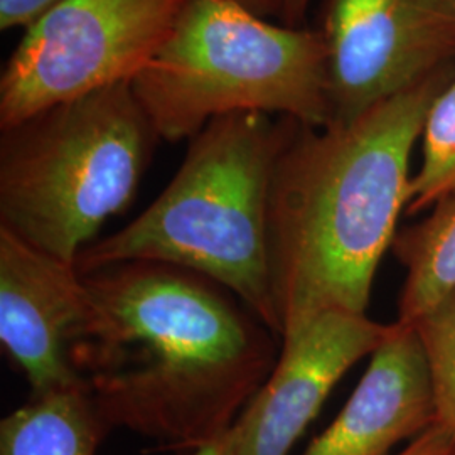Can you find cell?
I'll list each match as a JSON object with an SVG mask.
<instances>
[{
    "label": "cell",
    "mask_w": 455,
    "mask_h": 455,
    "mask_svg": "<svg viewBox=\"0 0 455 455\" xmlns=\"http://www.w3.org/2000/svg\"><path fill=\"white\" fill-rule=\"evenodd\" d=\"M83 278L95 321L76 364L107 425L184 454L225 435L275 366V332L188 268L120 261Z\"/></svg>",
    "instance_id": "1"
},
{
    "label": "cell",
    "mask_w": 455,
    "mask_h": 455,
    "mask_svg": "<svg viewBox=\"0 0 455 455\" xmlns=\"http://www.w3.org/2000/svg\"><path fill=\"white\" fill-rule=\"evenodd\" d=\"M439 69L349 124L291 120L268 201L276 332L327 312L366 314L378 265L407 210L410 157L427 114L455 80Z\"/></svg>",
    "instance_id": "2"
},
{
    "label": "cell",
    "mask_w": 455,
    "mask_h": 455,
    "mask_svg": "<svg viewBox=\"0 0 455 455\" xmlns=\"http://www.w3.org/2000/svg\"><path fill=\"white\" fill-rule=\"evenodd\" d=\"M291 120L261 112L212 120L191 139L163 195L127 227L88 244L76 270L83 275L132 260L188 268L235 293L278 336L268 201Z\"/></svg>",
    "instance_id": "3"
},
{
    "label": "cell",
    "mask_w": 455,
    "mask_h": 455,
    "mask_svg": "<svg viewBox=\"0 0 455 455\" xmlns=\"http://www.w3.org/2000/svg\"><path fill=\"white\" fill-rule=\"evenodd\" d=\"M161 137L131 82L52 105L0 133V228L75 263L133 199Z\"/></svg>",
    "instance_id": "4"
},
{
    "label": "cell",
    "mask_w": 455,
    "mask_h": 455,
    "mask_svg": "<svg viewBox=\"0 0 455 455\" xmlns=\"http://www.w3.org/2000/svg\"><path fill=\"white\" fill-rule=\"evenodd\" d=\"M131 83L169 142L240 112L280 114L315 129L331 120L321 31L278 28L233 0H186L163 48Z\"/></svg>",
    "instance_id": "5"
},
{
    "label": "cell",
    "mask_w": 455,
    "mask_h": 455,
    "mask_svg": "<svg viewBox=\"0 0 455 455\" xmlns=\"http://www.w3.org/2000/svg\"><path fill=\"white\" fill-rule=\"evenodd\" d=\"M186 0H63L31 24L0 76V131L116 83L163 48Z\"/></svg>",
    "instance_id": "6"
},
{
    "label": "cell",
    "mask_w": 455,
    "mask_h": 455,
    "mask_svg": "<svg viewBox=\"0 0 455 455\" xmlns=\"http://www.w3.org/2000/svg\"><path fill=\"white\" fill-rule=\"evenodd\" d=\"M329 124H349L455 60V0H325Z\"/></svg>",
    "instance_id": "7"
},
{
    "label": "cell",
    "mask_w": 455,
    "mask_h": 455,
    "mask_svg": "<svg viewBox=\"0 0 455 455\" xmlns=\"http://www.w3.org/2000/svg\"><path fill=\"white\" fill-rule=\"evenodd\" d=\"M95 302L75 263L0 228V342L33 396L84 387L78 351Z\"/></svg>",
    "instance_id": "8"
},
{
    "label": "cell",
    "mask_w": 455,
    "mask_h": 455,
    "mask_svg": "<svg viewBox=\"0 0 455 455\" xmlns=\"http://www.w3.org/2000/svg\"><path fill=\"white\" fill-rule=\"evenodd\" d=\"M391 329L366 314L327 312L282 339L272 373L231 427L236 455H289L342 376Z\"/></svg>",
    "instance_id": "9"
},
{
    "label": "cell",
    "mask_w": 455,
    "mask_h": 455,
    "mask_svg": "<svg viewBox=\"0 0 455 455\" xmlns=\"http://www.w3.org/2000/svg\"><path fill=\"white\" fill-rule=\"evenodd\" d=\"M434 423L422 344L411 325L395 323L341 413L302 455H388Z\"/></svg>",
    "instance_id": "10"
},
{
    "label": "cell",
    "mask_w": 455,
    "mask_h": 455,
    "mask_svg": "<svg viewBox=\"0 0 455 455\" xmlns=\"http://www.w3.org/2000/svg\"><path fill=\"white\" fill-rule=\"evenodd\" d=\"M112 428L86 387L54 391L0 422V455H97Z\"/></svg>",
    "instance_id": "11"
},
{
    "label": "cell",
    "mask_w": 455,
    "mask_h": 455,
    "mask_svg": "<svg viewBox=\"0 0 455 455\" xmlns=\"http://www.w3.org/2000/svg\"><path fill=\"white\" fill-rule=\"evenodd\" d=\"M391 246L407 268L396 323L411 325L455 293V199L442 201L425 220L398 231Z\"/></svg>",
    "instance_id": "12"
},
{
    "label": "cell",
    "mask_w": 455,
    "mask_h": 455,
    "mask_svg": "<svg viewBox=\"0 0 455 455\" xmlns=\"http://www.w3.org/2000/svg\"><path fill=\"white\" fill-rule=\"evenodd\" d=\"M420 139L422 163L410 180L407 214L455 199V80L434 100Z\"/></svg>",
    "instance_id": "13"
},
{
    "label": "cell",
    "mask_w": 455,
    "mask_h": 455,
    "mask_svg": "<svg viewBox=\"0 0 455 455\" xmlns=\"http://www.w3.org/2000/svg\"><path fill=\"white\" fill-rule=\"evenodd\" d=\"M411 327L427 359L435 423L455 440V293L423 314Z\"/></svg>",
    "instance_id": "14"
},
{
    "label": "cell",
    "mask_w": 455,
    "mask_h": 455,
    "mask_svg": "<svg viewBox=\"0 0 455 455\" xmlns=\"http://www.w3.org/2000/svg\"><path fill=\"white\" fill-rule=\"evenodd\" d=\"M63 0H0V29L29 28Z\"/></svg>",
    "instance_id": "15"
},
{
    "label": "cell",
    "mask_w": 455,
    "mask_h": 455,
    "mask_svg": "<svg viewBox=\"0 0 455 455\" xmlns=\"http://www.w3.org/2000/svg\"><path fill=\"white\" fill-rule=\"evenodd\" d=\"M396 455H455V440L439 423H434Z\"/></svg>",
    "instance_id": "16"
},
{
    "label": "cell",
    "mask_w": 455,
    "mask_h": 455,
    "mask_svg": "<svg viewBox=\"0 0 455 455\" xmlns=\"http://www.w3.org/2000/svg\"><path fill=\"white\" fill-rule=\"evenodd\" d=\"M310 0H282L280 5V16L283 19L285 26L299 28V24L304 20Z\"/></svg>",
    "instance_id": "17"
},
{
    "label": "cell",
    "mask_w": 455,
    "mask_h": 455,
    "mask_svg": "<svg viewBox=\"0 0 455 455\" xmlns=\"http://www.w3.org/2000/svg\"><path fill=\"white\" fill-rule=\"evenodd\" d=\"M195 455H236L235 437H233L231 428L228 430L225 435H221L220 439L214 440L210 445L203 447V449L197 451Z\"/></svg>",
    "instance_id": "18"
},
{
    "label": "cell",
    "mask_w": 455,
    "mask_h": 455,
    "mask_svg": "<svg viewBox=\"0 0 455 455\" xmlns=\"http://www.w3.org/2000/svg\"><path fill=\"white\" fill-rule=\"evenodd\" d=\"M233 2L243 5L244 9L260 17L270 16L275 12L280 14V5H282V0H233Z\"/></svg>",
    "instance_id": "19"
}]
</instances>
